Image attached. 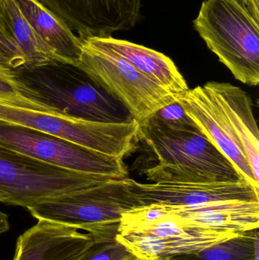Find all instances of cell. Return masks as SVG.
Returning <instances> with one entry per match:
<instances>
[{
	"label": "cell",
	"mask_w": 259,
	"mask_h": 260,
	"mask_svg": "<svg viewBox=\"0 0 259 260\" xmlns=\"http://www.w3.org/2000/svg\"><path fill=\"white\" fill-rule=\"evenodd\" d=\"M139 141L156 161L144 171L154 183L247 182L197 126L178 127L154 114L139 122Z\"/></svg>",
	"instance_id": "1"
},
{
	"label": "cell",
	"mask_w": 259,
	"mask_h": 260,
	"mask_svg": "<svg viewBox=\"0 0 259 260\" xmlns=\"http://www.w3.org/2000/svg\"><path fill=\"white\" fill-rule=\"evenodd\" d=\"M12 73L24 97L59 115L105 123L135 120L120 101L76 66L55 61Z\"/></svg>",
	"instance_id": "2"
},
{
	"label": "cell",
	"mask_w": 259,
	"mask_h": 260,
	"mask_svg": "<svg viewBox=\"0 0 259 260\" xmlns=\"http://www.w3.org/2000/svg\"><path fill=\"white\" fill-rule=\"evenodd\" d=\"M193 25L235 79L258 85L259 23L240 0H205Z\"/></svg>",
	"instance_id": "3"
},
{
	"label": "cell",
	"mask_w": 259,
	"mask_h": 260,
	"mask_svg": "<svg viewBox=\"0 0 259 260\" xmlns=\"http://www.w3.org/2000/svg\"><path fill=\"white\" fill-rule=\"evenodd\" d=\"M120 177L65 169L0 145V202L27 209Z\"/></svg>",
	"instance_id": "4"
},
{
	"label": "cell",
	"mask_w": 259,
	"mask_h": 260,
	"mask_svg": "<svg viewBox=\"0 0 259 260\" xmlns=\"http://www.w3.org/2000/svg\"><path fill=\"white\" fill-rule=\"evenodd\" d=\"M139 206L126 177L53 197L27 209L38 220L91 232L119 227L123 214Z\"/></svg>",
	"instance_id": "5"
},
{
	"label": "cell",
	"mask_w": 259,
	"mask_h": 260,
	"mask_svg": "<svg viewBox=\"0 0 259 260\" xmlns=\"http://www.w3.org/2000/svg\"><path fill=\"white\" fill-rule=\"evenodd\" d=\"M81 41L82 53L77 67L120 101L137 121H143L176 102L175 96L120 56L86 39Z\"/></svg>",
	"instance_id": "6"
},
{
	"label": "cell",
	"mask_w": 259,
	"mask_h": 260,
	"mask_svg": "<svg viewBox=\"0 0 259 260\" xmlns=\"http://www.w3.org/2000/svg\"><path fill=\"white\" fill-rule=\"evenodd\" d=\"M0 121L38 130L121 158L135 148L139 131V122L136 120L128 123H97L2 103Z\"/></svg>",
	"instance_id": "7"
},
{
	"label": "cell",
	"mask_w": 259,
	"mask_h": 260,
	"mask_svg": "<svg viewBox=\"0 0 259 260\" xmlns=\"http://www.w3.org/2000/svg\"><path fill=\"white\" fill-rule=\"evenodd\" d=\"M150 222L120 224L116 239L141 260H164L196 253L240 234L218 232L182 222L157 204Z\"/></svg>",
	"instance_id": "8"
},
{
	"label": "cell",
	"mask_w": 259,
	"mask_h": 260,
	"mask_svg": "<svg viewBox=\"0 0 259 260\" xmlns=\"http://www.w3.org/2000/svg\"><path fill=\"white\" fill-rule=\"evenodd\" d=\"M0 145L65 169L128 177L127 168L121 157L106 155L19 125L0 121Z\"/></svg>",
	"instance_id": "9"
},
{
	"label": "cell",
	"mask_w": 259,
	"mask_h": 260,
	"mask_svg": "<svg viewBox=\"0 0 259 260\" xmlns=\"http://www.w3.org/2000/svg\"><path fill=\"white\" fill-rule=\"evenodd\" d=\"M80 39L111 37L141 19L142 0H38Z\"/></svg>",
	"instance_id": "10"
},
{
	"label": "cell",
	"mask_w": 259,
	"mask_h": 260,
	"mask_svg": "<svg viewBox=\"0 0 259 260\" xmlns=\"http://www.w3.org/2000/svg\"><path fill=\"white\" fill-rule=\"evenodd\" d=\"M175 98L186 114L232 162L245 180L259 189V181L251 169L243 145L213 93L203 85Z\"/></svg>",
	"instance_id": "11"
},
{
	"label": "cell",
	"mask_w": 259,
	"mask_h": 260,
	"mask_svg": "<svg viewBox=\"0 0 259 260\" xmlns=\"http://www.w3.org/2000/svg\"><path fill=\"white\" fill-rule=\"evenodd\" d=\"M130 189L141 206H197L215 202L259 203L258 189L243 183H141L129 179Z\"/></svg>",
	"instance_id": "12"
},
{
	"label": "cell",
	"mask_w": 259,
	"mask_h": 260,
	"mask_svg": "<svg viewBox=\"0 0 259 260\" xmlns=\"http://www.w3.org/2000/svg\"><path fill=\"white\" fill-rule=\"evenodd\" d=\"M0 16V66L18 71L59 61L27 22L15 0H5Z\"/></svg>",
	"instance_id": "13"
},
{
	"label": "cell",
	"mask_w": 259,
	"mask_h": 260,
	"mask_svg": "<svg viewBox=\"0 0 259 260\" xmlns=\"http://www.w3.org/2000/svg\"><path fill=\"white\" fill-rule=\"evenodd\" d=\"M93 239L90 232L38 220L17 240L13 260H79Z\"/></svg>",
	"instance_id": "14"
},
{
	"label": "cell",
	"mask_w": 259,
	"mask_h": 260,
	"mask_svg": "<svg viewBox=\"0 0 259 260\" xmlns=\"http://www.w3.org/2000/svg\"><path fill=\"white\" fill-rule=\"evenodd\" d=\"M86 40L94 46L120 56L175 97L190 89L174 62L164 53L112 36L94 37Z\"/></svg>",
	"instance_id": "15"
},
{
	"label": "cell",
	"mask_w": 259,
	"mask_h": 260,
	"mask_svg": "<svg viewBox=\"0 0 259 260\" xmlns=\"http://www.w3.org/2000/svg\"><path fill=\"white\" fill-rule=\"evenodd\" d=\"M163 206L169 214L179 221L211 230L241 234L258 229L259 203L256 202H215L197 206Z\"/></svg>",
	"instance_id": "16"
},
{
	"label": "cell",
	"mask_w": 259,
	"mask_h": 260,
	"mask_svg": "<svg viewBox=\"0 0 259 260\" xmlns=\"http://www.w3.org/2000/svg\"><path fill=\"white\" fill-rule=\"evenodd\" d=\"M205 86L214 94L243 145L255 179H259V134L249 94L228 82H209Z\"/></svg>",
	"instance_id": "17"
},
{
	"label": "cell",
	"mask_w": 259,
	"mask_h": 260,
	"mask_svg": "<svg viewBox=\"0 0 259 260\" xmlns=\"http://www.w3.org/2000/svg\"><path fill=\"white\" fill-rule=\"evenodd\" d=\"M15 2L33 30L54 52L58 60L77 67L82 53L80 38L38 0Z\"/></svg>",
	"instance_id": "18"
},
{
	"label": "cell",
	"mask_w": 259,
	"mask_h": 260,
	"mask_svg": "<svg viewBox=\"0 0 259 260\" xmlns=\"http://www.w3.org/2000/svg\"><path fill=\"white\" fill-rule=\"evenodd\" d=\"M258 230L243 232L196 253L164 260H258Z\"/></svg>",
	"instance_id": "19"
},
{
	"label": "cell",
	"mask_w": 259,
	"mask_h": 260,
	"mask_svg": "<svg viewBox=\"0 0 259 260\" xmlns=\"http://www.w3.org/2000/svg\"><path fill=\"white\" fill-rule=\"evenodd\" d=\"M119 228H109L90 232L94 235L91 244L79 260H126L134 255L116 239Z\"/></svg>",
	"instance_id": "20"
},
{
	"label": "cell",
	"mask_w": 259,
	"mask_h": 260,
	"mask_svg": "<svg viewBox=\"0 0 259 260\" xmlns=\"http://www.w3.org/2000/svg\"><path fill=\"white\" fill-rule=\"evenodd\" d=\"M0 103L16 108L58 114L54 110L23 95L12 70L0 66Z\"/></svg>",
	"instance_id": "21"
},
{
	"label": "cell",
	"mask_w": 259,
	"mask_h": 260,
	"mask_svg": "<svg viewBox=\"0 0 259 260\" xmlns=\"http://www.w3.org/2000/svg\"><path fill=\"white\" fill-rule=\"evenodd\" d=\"M155 115L158 118L164 120L169 124L173 126H182V127H190L196 126V123L191 118L186 114L183 108L177 102L161 108L155 113Z\"/></svg>",
	"instance_id": "22"
},
{
	"label": "cell",
	"mask_w": 259,
	"mask_h": 260,
	"mask_svg": "<svg viewBox=\"0 0 259 260\" xmlns=\"http://www.w3.org/2000/svg\"><path fill=\"white\" fill-rule=\"evenodd\" d=\"M240 1L252 14L255 21L259 23V0H240Z\"/></svg>",
	"instance_id": "23"
},
{
	"label": "cell",
	"mask_w": 259,
	"mask_h": 260,
	"mask_svg": "<svg viewBox=\"0 0 259 260\" xmlns=\"http://www.w3.org/2000/svg\"><path fill=\"white\" fill-rule=\"evenodd\" d=\"M9 229L8 215L0 211V235L7 232Z\"/></svg>",
	"instance_id": "24"
},
{
	"label": "cell",
	"mask_w": 259,
	"mask_h": 260,
	"mask_svg": "<svg viewBox=\"0 0 259 260\" xmlns=\"http://www.w3.org/2000/svg\"><path fill=\"white\" fill-rule=\"evenodd\" d=\"M126 260H141V259H138V258H137L136 256H132V257L129 258V259H128Z\"/></svg>",
	"instance_id": "25"
},
{
	"label": "cell",
	"mask_w": 259,
	"mask_h": 260,
	"mask_svg": "<svg viewBox=\"0 0 259 260\" xmlns=\"http://www.w3.org/2000/svg\"><path fill=\"white\" fill-rule=\"evenodd\" d=\"M5 0H0V9L3 8V5H4Z\"/></svg>",
	"instance_id": "26"
},
{
	"label": "cell",
	"mask_w": 259,
	"mask_h": 260,
	"mask_svg": "<svg viewBox=\"0 0 259 260\" xmlns=\"http://www.w3.org/2000/svg\"><path fill=\"white\" fill-rule=\"evenodd\" d=\"M0 29H1V16H0Z\"/></svg>",
	"instance_id": "27"
}]
</instances>
